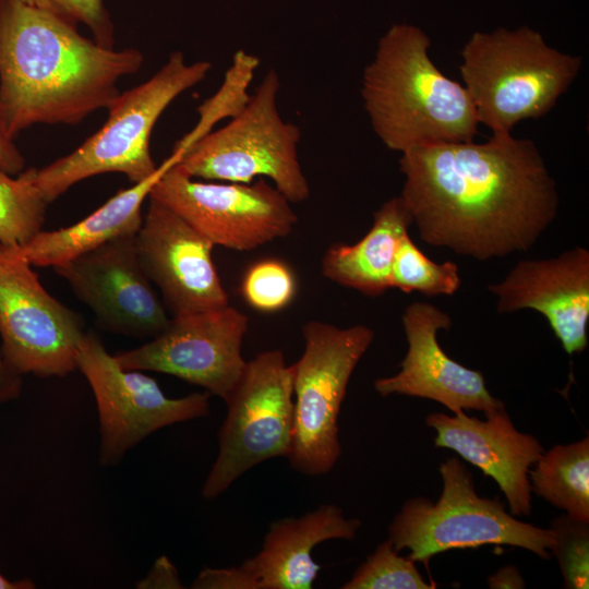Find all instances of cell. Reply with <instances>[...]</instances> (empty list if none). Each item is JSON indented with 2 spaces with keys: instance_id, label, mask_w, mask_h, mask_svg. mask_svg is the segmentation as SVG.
Instances as JSON below:
<instances>
[{
  "instance_id": "4fadbf2b",
  "label": "cell",
  "mask_w": 589,
  "mask_h": 589,
  "mask_svg": "<svg viewBox=\"0 0 589 589\" xmlns=\"http://www.w3.org/2000/svg\"><path fill=\"white\" fill-rule=\"evenodd\" d=\"M248 323L229 304L172 316L151 341L115 358L125 369L173 375L225 400L247 365L242 342Z\"/></svg>"
},
{
  "instance_id": "83f0119b",
  "label": "cell",
  "mask_w": 589,
  "mask_h": 589,
  "mask_svg": "<svg viewBox=\"0 0 589 589\" xmlns=\"http://www.w3.org/2000/svg\"><path fill=\"white\" fill-rule=\"evenodd\" d=\"M550 529L555 537L552 554L557 558L564 587H589V521L575 519L566 514L552 520Z\"/></svg>"
},
{
  "instance_id": "d6a6232c",
  "label": "cell",
  "mask_w": 589,
  "mask_h": 589,
  "mask_svg": "<svg viewBox=\"0 0 589 589\" xmlns=\"http://www.w3.org/2000/svg\"><path fill=\"white\" fill-rule=\"evenodd\" d=\"M22 390V376L5 362L0 350V404L16 399Z\"/></svg>"
},
{
  "instance_id": "4316f807",
  "label": "cell",
  "mask_w": 589,
  "mask_h": 589,
  "mask_svg": "<svg viewBox=\"0 0 589 589\" xmlns=\"http://www.w3.org/2000/svg\"><path fill=\"white\" fill-rule=\"evenodd\" d=\"M296 278L290 267L277 259L252 264L241 281V294L254 310L272 313L285 309L296 296Z\"/></svg>"
},
{
  "instance_id": "3957f363",
  "label": "cell",
  "mask_w": 589,
  "mask_h": 589,
  "mask_svg": "<svg viewBox=\"0 0 589 589\" xmlns=\"http://www.w3.org/2000/svg\"><path fill=\"white\" fill-rule=\"evenodd\" d=\"M430 38L418 27L394 25L365 67L361 96L371 125L392 151L473 141L478 118L464 85L429 56Z\"/></svg>"
},
{
  "instance_id": "4dcf8cb0",
  "label": "cell",
  "mask_w": 589,
  "mask_h": 589,
  "mask_svg": "<svg viewBox=\"0 0 589 589\" xmlns=\"http://www.w3.org/2000/svg\"><path fill=\"white\" fill-rule=\"evenodd\" d=\"M139 588H183L176 566L167 556H160L139 584Z\"/></svg>"
},
{
  "instance_id": "e0dca14e",
  "label": "cell",
  "mask_w": 589,
  "mask_h": 589,
  "mask_svg": "<svg viewBox=\"0 0 589 589\" xmlns=\"http://www.w3.org/2000/svg\"><path fill=\"white\" fill-rule=\"evenodd\" d=\"M496 312L531 309L542 314L569 356L588 345L589 251L575 247L550 259L522 260L506 277L486 286Z\"/></svg>"
},
{
  "instance_id": "7c38bea8",
  "label": "cell",
  "mask_w": 589,
  "mask_h": 589,
  "mask_svg": "<svg viewBox=\"0 0 589 589\" xmlns=\"http://www.w3.org/2000/svg\"><path fill=\"white\" fill-rule=\"evenodd\" d=\"M148 197L173 211L214 245L236 251L284 238L298 221L291 203L264 178L251 183L202 182L177 164Z\"/></svg>"
},
{
  "instance_id": "52a82bcc",
  "label": "cell",
  "mask_w": 589,
  "mask_h": 589,
  "mask_svg": "<svg viewBox=\"0 0 589 589\" xmlns=\"http://www.w3.org/2000/svg\"><path fill=\"white\" fill-rule=\"evenodd\" d=\"M279 89V75L269 69L245 107L190 146L177 165L190 177L208 181L269 179L290 203L308 200L310 185L298 156L301 132L283 119Z\"/></svg>"
},
{
  "instance_id": "836d02e7",
  "label": "cell",
  "mask_w": 589,
  "mask_h": 589,
  "mask_svg": "<svg viewBox=\"0 0 589 589\" xmlns=\"http://www.w3.org/2000/svg\"><path fill=\"white\" fill-rule=\"evenodd\" d=\"M490 588H525V580L515 566L503 567L488 578Z\"/></svg>"
},
{
  "instance_id": "44dd1931",
  "label": "cell",
  "mask_w": 589,
  "mask_h": 589,
  "mask_svg": "<svg viewBox=\"0 0 589 589\" xmlns=\"http://www.w3.org/2000/svg\"><path fill=\"white\" fill-rule=\"evenodd\" d=\"M411 225L412 216L402 199H388L374 213L370 230L359 241L328 248L322 257V274L364 296H382L392 288L395 252Z\"/></svg>"
},
{
  "instance_id": "5bb4252c",
  "label": "cell",
  "mask_w": 589,
  "mask_h": 589,
  "mask_svg": "<svg viewBox=\"0 0 589 589\" xmlns=\"http://www.w3.org/2000/svg\"><path fill=\"white\" fill-rule=\"evenodd\" d=\"M106 330L156 337L167 309L140 261L136 233L124 235L53 267Z\"/></svg>"
},
{
  "instance_id": "2e32d148",
  "label": "cell",
  "mask_w": 589,
  "mask_h": 589,
  "mask_svg": "<svg viewBox=\"0 0 589 589\" xmlns=\"http://www.w3.org/2000/svg\"><path fill=\"white\" fill-rule=\"evenodd\" d=\"M408 349L396 374L374 381L383 397L406 395L426 398L453 413L480 410L483 413L506 407L491 395L481 372L456 362L440 346L437 333L449 329L453 321L437 306L414 301L401 316Z\"/></svg>"
},
{
  "instance_id": "f546056e",
  "label": "cell",
  "mask_w": 589,
  "mask_h": 589,
  "mask_svg": "<svg viewBox=\"0 0 589 589\" xmlns=\"http://www.w3.org/2000/svg\"><path fill=\"white\" fill-rule=\"evenodd\" d=\"M194 589H256L254 580L239 565L224 568L206 567L200 572Z\"/></svg>"
},
{
  "instance_id": "30bf717a",
  "label": "cell",
  "mask_w": 589,
  "mask_h": 589,
  "mask_svg": "<svg viewBox=\"0 0 589 589\" xmlns=\"http://www.w3.org/2000/svg\"><path fill=\"white\" fill-rule=\"evenodd\" d=\"M75 360L97 404L101 466L118 465L132 447L159 429L209 413V393L167 397L153 377L121 366L94 332H85Z\"/></svg>"
},
{
  "instance_id": "ac0fdd59",
  "label": "cell",
  "mask_w": 589,
  "mask_h": 589,
  "mask_svg": "<svg viewBox=\"0 0 589 589\" xmlns=\"http://www.w3.org/2000/svg\"><path fill=\"white\" fill-rule=\"evenodd\" d=\"M484 416L480 420L465 411L453 416L434 412L425 418V423L435 431L436 447L456 452L498 484L512 515L529 516V471L544 448L533 435L515 428L506 407Z\"/></svg>"
},
{
  "instance_id": "6da1fadb",
  "label": "cell",
  "mask_w": 589,
  "mask_h": 589,
  "mask_svg": "<svg viewBox=\"0 0 589 589\" xmlns=\"http://www.w3.org/2000/svg\"><path fill=\"white\" fill-rule=\"evenodd\" d=\"M399 169L421 240L477 261L527 252L557 216L556 183L538 147L510 133L414 146Z\"/></svg>"
},
{
  "instance_id": "8992f818",
  "label": "cell",
  "mask_w": 589,
  "mask_h": 589,
  "mask_svg": "<svg viewBox=\"0 0 589 589\" xmlns=\"http://www.w3.org/2000/svg\"><path fill=\"white\" fill-rule=\"evenodd\" d=\"M443 490L436 503L409 498L388 527V540L400 552L409 550L414 562L456 549L504 544L526 549L549 560L555 542L553 531L516 519L498 498L479 496L471 472L450 457L438 469Z\"/></svg>"
},
{
  "instance_id": "603a6c76",
  "label": "cell",
  "mask_w": 589,
  "mask_h": 589,
  "mask_svg": "<svg viewBox=\"0 0 589 589\" xmlns=\"http://www.w3.org/2000/svg\"><path fill=\"white\" fill-rule=\"evenodd\" d=\"M260 62L256 56L243 49L235 52L221 85L197 107L195 125L175 144L172 151L183 155L196 141L213 131L218 122L232 119L245 107L251 96L248 89Z\"/></svg>"
},
{
  "instance_id": "cb8c5ba5",
  "label": "cell",
  "mask_w": 589,
  "mask_h": 589,
  "mask_svg": "<svg viewBox=\"0 0 589 589\" xmlns=\"http://www.w3.org/2000/svg\"><path fill=\"white\" fill-rule=\"evenodd\" d=\"M47 205L33 182V168L16 177L0 169V243L25 244L41 230Z\"/></svg>"
},
{
  "instance_id": "1f68e13d",
  "label": "cell",
  "mask_w": 589,
  "mask_h": 589,
  "mask_svg": "<svg viewBox=\"0 0 589 589\" xmlns=\"http://www.w3.org/2000/svg\"><path fill=\"white\" fill-rule=\"evenodd\" d=\"M25 167V159L9 134L0 107V169L12 175H20Z\"/></svg>"
},
{
  "instance_id": "5b68a950",
  "label": "cell",
  "mask_w": 589,
  "mask_h": 589,
  "mask_svg": "<svg viewBox=\"0 0 589 589\" xmlns=\"http://www.w3.org/2000/svg\"><path fill=\"white\" fill-rule=\"evenodd\" d=\"M464 86L479 123L493 134L510 133L527 119H538L555 106L582 63L548 46L528 27L474 33L461 50Z\"/></svg>"
},
{
  "instance_id": "d6986e66",
  "label": "cell",
  "mask_w": 589,
  "mask_h": 589,
  "mask_svg": "<svg viewBox=\"0 0 589 589\" xmlns=\"http://www.w3.org/2000/svg\"><path fill=\"white\" fill-rule=\"evenodd\" d=\"M361 521L346 518L340 507L324 504L298 518L273 521L261 551L240 566L256 589H311L322 569L314 548L334 539H354Z\"/></svg>"
},
{
  "instance_id": "ffe728a7",
  "label": "cell",
  "mask_w": 589,
  "mask_h": 589,
  "mask_svg": "<svg viewBox=\"0 0 589 589\" xmlns=\"http://www.w3.org/2000/svg\"><path fill=\"white\" fill-rule=\"evenodd\" d=\"M182 157L175 152L147 179L122 189L81 221L53 231L37 232L22 254L33 266L55 267L115 238L137 233L143 223L142 205L155 183Z\"/></svg>"
},
{
  "instance_id": "f1b7e54d",
  "label": "cell",
  "mask_w": 589,
  "mask_h": 589,
  "mask_svg": "<svg viewBox=\"0 0 589 589\" xmlns=\"http://www.w3.org/2000/svg\"><path fill=\"white\" fill-rule=\"evenodd\" d=\"M65 19L76 25L84 24L99 45L113 48L115 27L104 0H19Z\"/></svg>"
},
{
  "instance_id": "ba28073f",
  "label": "cell",
  "mask_w": 589,
  "mask_h": 589,
  "mask_svg": "<svg viewBox=\"0 0 589 589\" xmlns=\"http://www.w3.org/2000/svg\"><path fill=\"white\" fill-rule=\"evenodd\" d=\"M303 353L291 364L293 388L291 468L308 476L329 472L341 454L338 417L350 377L374 340L371 327L340 328L310 321Z\"/></svg>"
},
{
  "instance_id": "8fae6325",
  "label": "cell",
  "mask_w": 589,
  "mask_h": 589,
  "mask_svg": "<svg viewBox=\"0 0 589 589\" xmlns=\"http://www.w3.org/2000/svg\"><path fill=\"white\" fill-rule=\"evenodd\" d=\"M85 334L79 314L41 285L20 245L0 243L1 353L19 375L65 376Z\"/></svg>"
},
{
  "instance_id": "277c9868",
  "label": "cell",
  "mask_w": 589,
  "mask_h": 589,
  "mask_svg": "<svg viewBox=\"0 0 589 589\" xmlns=\"http://www.w3.org/2000/svg\"><path fill=\"white\" fill-rule=\"evenodd\" d=\"M212 63H188L173 51L147 81L119 93L106 108V122L70 154L40 168H33V182L49 204L72 185L101 173L119 172L137 183L157 169L151 135L157 120L181 94L200 84Z\"/></svg>"
},
{
  "instance_id": "d4e9b609",
  "label": "cell",
  "mask_w": 589,
  "mask_h": 589,
  "mask_svg": "<svg viewBox=\"0 0 589 589\" xmlns=\"http://www.w3.org/2000/svg\"><path fill=\"white\" fill-rule=\"evenodd\" d=\"M460 283L455 262L435 263L422 253L408 233L401 237L392 266V288L405 293L419 291L429 297L453 296Z\"/></svg>"
},
{
  "instance_id": "9a60e30c",
  "label": "cell",
  "mask_w": 589,
  "mask_h": 589,
  "mask_svg": "<svg viewBox=\"0 0 589 589\" xmlns=\"http://www.w3.org/2000/svg\"><path fill=\"white\" fill-rule=\"evenodd\" d=\"M149 199L136 245L142 266L172 316L229 304L212 257L214 244L173 211Z\"/></svg>"
},
{
  "instance_id": "484cf974",
  "label": "cell",
  "mask_w": 589,
  "mask_h": 589,
  "mask_svg": "<svg viewBox=\"0 0 589 589\" xmlns=\"http://www.w3.org/2000/svg\"><path fill=\"white\" fill-rule=\"evenodd\" d=\"M342 589H431L416 562L399 555L387 539L354 570Z\"/></svg>"
},
{
  "instance_id": "e575fe53",
  "label": "cell",
  "mask_w": 589,
  "mask_h": 589,
  "mask_svg": "<svg viewBox=\"0 0 589 589\" xmlns=\"http://www.w3.org/2000/svg\"><path fill=\"white\" fill-rule=\"evenodd\" d=\"M34 587V582L27 578L11 580L0 573V589H31Z\"/></svg>"
},
{
  "instance_id": "7402d4cb",
  "label": "cell",
  "mask_w": 589,
  "mask_h": 589,
  "mask_svg": "<svg viewBox=\"0 0 589 589\" xmlns=\"http://www.w3.org/2000/svg\"><path fill=\"white\" fill-rule=\"evenodd\" d=\"M529 471L531 492L566 515L589 521V438L555 445Z\"/></svg>"
},
{
  "instance_id": "9c48e42d",
  "label": "cell",
  "mask_w": 589,
  "mask_h": 589,
  "mask_svg": "<svg viewBox=\"0 0 589 589\" xmlns=\"http://www.w3.org/2000/svg\"><path fill=\"white\" fill-rule=\"evenodd\" d=\"M228 411L218 433V456L204 482L207 500L224 493L254 466L287 457L293 431L292 370L281 350H267L247 361L225 399Z\"/></svg>"
},
{
  "instance_id": "7a4b0ae2",
  "label": "cell",
  "mask_w": 589,
  "mask_h": 589,
  "mask_svg": "<svg viewBox=\"0 0 589 589\" xmlns=\"http://www.w3.org/2000/svg\"><path fill=\"white\" fill-rule=\"evenodd\" d=\"M136 48H107L77 25L19 0H0V107L14 139L35 124L82 122L136 73Z\"/></svg>"
}]
</instances>
